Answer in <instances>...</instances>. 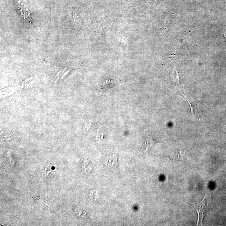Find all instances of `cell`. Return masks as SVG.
<instances>
[{"label": "cell", "instance_id": "obj_1", "mask_svg": "<svg viewBox=\"0 0 226 226\" xmlns=\"http://www.w3.org/2000/svg\"><path fill=\"white\" fill-rule=\"evenodd\" d=\"M208 198L206 195L204 199L199 203H197L194 205V208L198 214V220L197 225H202L204 216L207 213L209 210Z\"/></svg>", "mask_w": 226, "mask_h": 226}, {"label": "cell", "instance_id": "obj_2", "mask_svg": "<svg viewBox=\"0 0 226 226\" xmlns=\"http://www.w3.org/2000/svg\"><path fill=\"white\" fill-rule=\"evenodd\" d=\"M178 73L176 75V77L175 76V73H173L171 75V79L173 80V81L175 82H179V77L178 75Z\"/></svg>", "mask_w": 226, "mask_h": 226}, {"label": "cell", "instance_id": "obj_3", "mask_svg": "<svg viewBox=\"0 0 226 226\" xmlns=\"http://www.w3.org/2000/svg\"><path fill=\"white\" fill-rule=\"evenodd\" d=\"M69 71H68L66 72V73H65L64 75H63V76H62V77L61 78V80H62V79H63L65 75H66L67 73H68V72H69Z\"/></svg>", "mask_w": 226, "mask_h": 226}, {"label": "cell", "instance_id": "obj_4", "mask_svg": "<svg viewBox=\"0 0 226 226\" xmlns=\"http://www.w3.org/2000/svg\"><path fill=\"white\" fill-rule=\"evenodd\" d=\"M224 37L226 38V31L224 33Z\"/></svg>", "mask_w": 226, "mask_h": 226}]
</instances>
